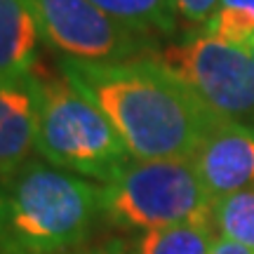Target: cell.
Masks as SVG:
<instances>
[{"mask_svg":"<svg viewBox=\"0 0 254 254\" xmlns=\"http://www.w3.org/2000/svg\"><path fill=\"white\" fill-rule=\"evenodd\" d=\"M59 68L118 129L139 160L190 158L219 120L158 55L118 64L59 59Z\"/></svg>","mask_w":254,"mask_h":254,"instance_id":"cell-1","label":"cell"},{"mask_svg":"<svg viewBox=\"0 0 254 254\" xmlns=\"http://www.w3.org/2000/svg\"><path fill=\"white\" fill-rule=\"evenodd\" d=\"M101 219V184L31 158L0 177V254H75Z\"/></svg>","mask_w":254,"mask_h":254,"instance_id":"cell-2","label":"cell"},{"mask_svg":"<svg viewBox=\"0 0 254 254\" xmlns=\"http://www.w3.org/2000/svg\"><path fill=\"white\" fill-rule=\"evenodd\" d=\"M36 151L45 163L97 184H109L132 160L106 113L66 75H38Z\"/></svg>","mask_w":254,"mask_h":254,"instance_id":"cell-3","label":"cell"},{"mask_svg":"<svg viewBox=\"0 0 254 254\" xmlns=\"http://www.w3.org/2000/svg\"><path fill=\"white\" fill-rule=\"evenodd\" d=\"M214 200L200 182L190 158L139 160L132 158L109 184H101V219L123 231L212 219Z\"/></svg>","mask_w":254,"mask_h":254,"instance_id":"cell-4","label":"cell"},{"mask_svg":"<svg viewBox=\"0 0 254 254\" xmlns=\"http://www.w3.org/2000/svg\"><path fill=\"white\" fill-rule=\"evenodd\" d=\"M219 118L254 125V57L250 50L193 31L158 52Z\"/></svg>","mask_w":254,"mask_h":254,"instance_id":"cell-5","label":"cell"},{"mask_svg":"<svg viewBox=\"0 0 254 254\" xmlns=\"http://www.w3.org/2000/svg\"><path fill=\"white\" fill-rule=\"evenodd\" d=\"M40 38L64 59L118 64L155 57L158 38L127 26L90 0H26Z\"/></svg>","mask_w":254,"mask_h":254,"instance_id":"cell-6","label":"cell"},{"mask_svg":"<svg viewBox=\"0 0 254 254\" xmlns=\"http://www.w3.org/2000/svg\"><path fill=\"white\" fill-rule=\"evenodd\" d=\"M212 200L254 189V125L219 118L190 155Z\"/></svg>","mask_w":254,"mask_h":254,"instance_id":"cell-7","label":"cell"},{"mask_svg":"<svg viewBox=\"0 0 254 254\" xmlns=\"http://www.w3.org/2000/svg\"><path fill=\"white\" fill-rule=\"evenodd\" d=\"M40 80L38 73L0 80V177L31 160L36 151Z\"/></svg>","mask_w":254,"mask_h":254,"instance_id":"cell-8","label":"cell"},{"mask_svg":"<svg viewBox=\"0 0 254 254\" xmlns=\"http://www.w3.org/2000/svg\"><path fill=\"white\" fill-rule=\"evenodd\" d=\"M40 31L26 0H0V80L33 73Z\"/></svg>","mask_w":254,"mask_h":254,"instance_id":"cell-9","label":"cell"},{"mask_svg":"<svg viewBox=\"0 0 254 254\" xmlns=\"http://www.w3.org/2000/svg\"><path fill=\"white\" fill-rule=\"evenodd\" d=\"M217 238L214 221L198 219L139 233L132 250L134 254H209Z\"/></svg>","mask_w":254,"mask_h":254,"instance_id":"cell-10","label":"cell"},{"mask_svg":"<svg viewBox=\"0 0 254 254\" xmlns=\"http://www.w3.org/2000/svg\"><path fill=\"white\" fill-rule=\"evenodd\" d=\"M92 5L148 36H172L177 28V0H90Z\"/></svg>","mask_w":254,"mask_h":254,"instance_id":"cell-11","label":"cell"},{"mask_svg":"<svg viewBox=\"0 0 254 254\" xmlns=\"http://www.w3.org/2000/svg\"><path fill=\"white\" fill-rule=\"evenodd\" d=\"M212 221L219 238L236 240L254 250V189H245L214 200Z\"/></svg>","mask_w":254,"mask_h":254,"instance_id":"cell-12","label":"cell"},{"mask_svg":"<svg viewBox=\"0 0 254 254\" xmlns=\"http://www.w3.org/2000/svg\"><path fill=\"white\" fill-rule=\"evenodd\" d=\"M205 33L243 50H254V0H219Z\"/></svg>","mask_w":254,"mask_h":254,"instance_id":"cell-13","label":"cell"},{"mask_svg":"<svg viewBox=\"0 0 254 254\" xmlns=\"http://www.w3.org/2000/svg\"><path fill=\"white\" fill-rule=\"evenodd\" d=\"M217 5H219V0H177L179 17L200 28L209 21V17L214 14Z\"/></svg>","mask_w":254,"mask_h":254,"instance_id":"cell-14","label":"cell"},{"mask_svg":"<svg viewBox=\"0 0 254 254\" xmlns=\"http://www.w3.org/2000/svg\"><path fill=\"white\" fill-rule=\"evenodd\" d=\"M209 254H254V250L240 245L236 240H228V238H217V243H214Z\"/></svg>","mask_w":254,"mask_h":254,"instance_id":"cell-15","label":"cell"},{"mask_svg":"<svg viewBox=\"0 0 254 254\" xmlns=\"http://www.w3.org/2000/svg\"><path fill=\"white\" fill-rule=\"evenodd\" d=\"M85 254H134L132 245H125V243H120V240H113L109 245H101L97 250H92V252H85Z\"/></svg>","mask_w":254,"mask_h":254,"instance_id":"cell-16","label":"cell"},{"mask_svg":"<svg viewBox=\"0 0 254 254\" xmlns=\"http://www.w3.org/2000/svg\"><path fill=\"white\" fill-rule=\"evenodd\" d=\"M252 57H254V50H252Z\"/></svg>","mask_w":254,"mask_h":254,"instance_id":"cell-17","label":"cell"}]
</instances>
